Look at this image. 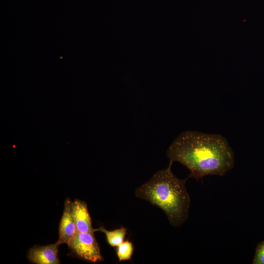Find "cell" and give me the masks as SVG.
<instances>
[{"label": "cell", "mask_w": 264, "mask_h": 264, "mask_svg": "<svg viewBox=\"0 0 264 264\" xmlns=\"http://www.w3.org/2000/svg\"><path fill=\"white\" fill-rule=\"evenodd\" d=\"M167 156L187 167L189 177L198 180L209 175L223 176L235 164L234 152L224 137L193 131L181 132L169 147Z\"/></svg>", "instance_id": "obj_1"}, {"label": "cell", "mask_w": 264, "mask_h": 264, "mask_svg": "<svg viewBox=\"0 0 264 264\" xmlns=\"http://www.w3.org/2000/svg\"><path fill=\"white\" fill-rule=\"evenodd\" d=\"M133 252V244L129 240L124 241L117 246L116 255L120 262L128 261L132 257Z\"/></svg>", "instance_id": "obj_8"}, {"label": "cell", "mask_w": 264, "mask_h": 264, "mask_svg": "<svg viewBox=\"0 0 264 264\" xmlns=\"http://www.w3.org/2000/svg\"><path fill=\"white\" fill-rule=\"evenodd\" d=\"M105 234L108 243L112 247H117L124 241L127 234V229L122 226L113 230H108L103 227L97 229Z\"/></svg>", "instance_id": "obj_7"}, {"label": "cell", "mask_w": 264, "mask_h": 264, "mask_svg": "<svg viewBox=\"0 0 264 264\" xmlns=\"http://www.w3.org/2000/svg\"><path fill=\"white\" fill-rule=\"evenodd\" d=\"M72 208L77 232L94 233L97 231L92 227L91 219L85 201L76 199L72 202Z\"/></svg>", "instance_id": "obj_6"}, {"label": "cell", "mask_w": 264, "mask_h": 264, "mask_svg": "<svg viewBox=\"0 0 264 264\" xmlns=\"http://www.w3.org/2000/svg\"><path fill=\"white\" fill-rule=\"evenodd\" d=\"M168 167L155 173L146 183L135 191V196L160 208L171 225L180 226L188 219L191 199L185 183L190 177L180 179Z\"/></svg>", "instance_id": "obj_2"}, {"label": "cell", "mask_w": 264, "mask_h": 264, "mask_svg": "<svg viewBox=\"0 0 264 264\" xmlns=\"http://www.w3.org/2000/svg\"><path fill=\"white\" fill-rule=\"evenodd\" d=\"M67 245L77 256L83 260L91 263L104 260L94 233L77 232Z\"/></svg>", "instance_id": "obj_3"}, {"label": "cell", "mask_w": 264, "mask_h": 264, "mask_svg": "<svg viewBox=\"0 0 264 264\" xmlns=\"http://www.w3.org/2000/svg\"><path fill=\"white\" fill-rule=\"evenodd\" d=\"M252 264H264V240L257 245Z\"/></svg>", "instance_id": "obj_9"}, {"label": "cell", "mask_w": 264, "mask_h": 264, "mask_svg": "<svg viewBox=\"0 0 264 264\" xmlns=\"http://www.w3.org/2000/svg\"><path fill=\"white\" fill-rule=\"evenodd\" d=\"M72 204V201L69 198H66L65 201L63 213L59 227L58 242L60 244H67L77 232L73 216Z\"/></svg>", "instance_id": "obj_5"}, {"label": "cell", "mask_w": 264, "mask_h": 264, "mask_svg": "<svg viewBox=\"0 0 264 264\" xmlns=\"http://www.w3.org/2000/svg\"><path fill=\"white\" fill-rule=\"evenodd\" d=\"M60 244L57 241L47 245H34L28 250L27 258L36 264H59L58 252Z\"/></svg>", "instance_id": "obj_4"}]
</instances>
